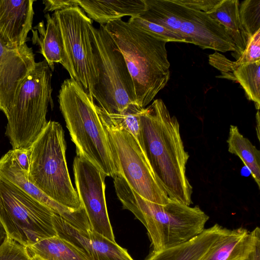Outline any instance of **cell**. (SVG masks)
Instances as JSON below:
<instances>
[{"mask_svg":"<svg viewBox=\"0 0 260 260\" xmlns=\"http://www.w3.org/2000/svg\"><path fill=\"white\" fill-rule=\"evenodd\" d=\"M140 136L139 144L168 197L190 206L192 187L186 175L189 155L184 149L179 122L161 99L144 108Z\"/></svg>","mask_w":260,"mask_h":260,"instance_id":"6da1fadb","label":"cell"},{"mask_svg":"<svg viewBox=\"0 0 260 260\" xmlns=\"http://www.w3.org/2000/svg\"><path fill=\"white\" fill-rule=\"evenodd\" d=\"M117 196L146 228L153 251L175 246L201 234L209 216L198 206L170 200L166 205L147 201L135 192L120 174L114 178Z\"/></svg>","mask_w":260,"mask_h":260,"instance_id":"7a4b0ae2","label":"cell"},{"mask_svg":"<svg viewBox=\"0 0 260 260\" xmlns=\"http://www.w3.org/2000/svg\"><path fill=\"white\" fill-rule=\"evenodd\" d=\"M104 25L124 58L133 80L136 104L145 108L170 79L167 42L121 19Z\"/></svg>","mask_w":260,"mask_h":260,"instance_id":"3957f363","label":"cell"},{"mask_svg":"<svg viewBox=\"0 0 260 260\" xmlns=\"http://www.w3.org/2000/svg\"><path fill=\"white\" fill-rule=\"evenodd\" d=\"M58 99L66 126L76 145L77 156L89 161L107 176L114 178L119 173L93 98L69 78L61 84Z\"/></svg>","mask_w":260,"mask_h":260,"instance_id":"277c9868","label":"cell"},{"mask_svg":"<svg viewBox=\"0 0 260 260\" xmlns=\"http://www.w3.org/2000/svg\"><path fill=\"white\" fill-rule=\"evenodd\" d=\"M66 142L61 124L49 120L28 148V178L50 199L69 209L83 206L74 187L66 160Z\"/></svg>","mask_w":260,"mask_h":260,"instance_id":"5b68a950","label":"cell"},{"mask_svg":"<svg viewBox=\"0 0 260 260\" xmlns=\"http://www.w3.org/2000/svg\"><path fill=\"white\" fill-rule=\"evenodd\" d=\"M52 76L45 60L36 62L5 114V135L12 149H28L45 128L49 105L53 106Z\"/></svg>","mask_w":260,"mask_h":260,"instance_id":"8992f818","label":"cell"},{"mask_svg":"<svg viewBox=\"0 0 260 260\" xmlns=\"http://www.w3.org/2000/svg\"><path fill=\"white\" fill-rule=\"evenodd\" d=\"M145 11L138 16L181 36L187 43L225 52L236 51L224 27L207 13L177 0H144Z\"/></svg>","mask_w":260,"mask_h":260,"instance_id":"52a82bcc","label":"cell"},{"mask_svg":"<svg viewBox=\"0 0 260 260\" xmlns=\"http://www.w3.org/2000/svg\"><path fill=\"white\" fill-rule=\"evenodd\" d=\"M92 47L98 72L93 95L108 114L119 113L136 104L133 80L124 58L104 25L91 26Z\"/></svg>","mask_w":260,"mask_h":260,"instance_id":"ba28073f","label":"cell"},{"mask_svg":"<svg viewBox=\"0 0 260 260\" xmlns=\"http://www.w3.org/2000/svg\"><path fill=\"white\" fill-rule=\"evenodd\" d=\"M96 109L116 167L129 186L145 200L159 205L170 199L156 179L144 151L128 132L116 126L99 106Z\"/></svg>","mask_w":260,"mask_h":260,"instance_id":"9c48e42d","label":"cell"},{"mask_svg":"<svg viewBox=\"0 0 260 260\" xmlns=\"http://www.w3.org/2000/svg\"><path fill=\"white\" fill-rule=\"evenodd\" d=\"M54 212L14 184L0 177V220L7 237L28 247L57 235Z\"/></svg>","mask_w":260,"mask_h":260,"instance_id":"30bf717a","label":"cell"},{"mask_svg":"<svg viewBox=\"0 0 260 260\" xmlns=\"http://www.w3.org/2000/svg\"><path fill=\"white\" fill-rule=\"evenodd\" d=\"M60 30L64 48L61 64L70 78L93 98L98 72L92 47L93 21L79 7L55 12L52 15Z\"/></svg>","mask_w":260,"mask_h":260,"instance_id":"8fae6325","label":"cell"},{"mask_svg":"<svg viewBox=\"0 0 260 260\" xmlns=\"http://www.w3.org/2000/svg\"><path fill=\"white\" fill-rule=\"evenodd\" d=\"M73 172L76 191L91 229L116 242L106 202L107 176L89 161L78 156L74 159Z\"/></svg>","mask_w":260,"mask_h":260,"instance_id":"7c38bea8","label":"cell"},{"mask_svg":"<svg viewBox=\"0 0 260 260\" xmlns=\"http://www.w3.org/2000/svg\"><path fill=\"white\" fill-rule=\"evenodd\" d=\"M36 62L32 49L26 43L11 47L0 39V111L4 114Z\"/></svg>","mask_w":260,"mask_h":260,"instance_id":"4fadbf2b","label":"cell"},{"mask_svg":"<svg viewBox=\"0 0 260 260\" xmlns=\"http://www.w3.org/2000/svg\"><path fill=\"white\" fill-rule=\"evenodd\" d=\"M28 172L18 162L13 149L10 150L0 158V177L11 182L35 199L50 208L55 213L60 216L69 224L74 228L86 230L90 224L84 207L74 210L67 208L43 193L28 178Z\"/></svg>","mask_w":260,"mask_h":260,"instance_id":"5bb4252c","label":"cell"},{"mask_svg":"<svg viewBox=\"0 0 260 260\" xmlns=\"http://www.w3.org/2000/svg\"><path fill=\"white\" fill-rule=\"evenodd\" d=\"M52 222L57 235L75 245L89 260H134L126 249L91 228L76 229L55 213Z\"/></svg>","mask_w":260,"mask_h":260,"instance_id":"9a60e30c","label":"cell"},{"mask_svg":"<svg viewBox=\"0 0 260 260\" xmlns=\"http://www.w3.org/2000/svg\"><path fill=\"white\" fill-rule=\"evenodd\" d=\"M34 0H0V39L7 46L26 43L32 27Z\"/></svg>","mask_w":260,"mask_h":260,"instance_id":"2e32d148","label":"cell"},{"mask_svg":"<svg viewBox=\"0 0 260 260\" xmlns=\"http://www.w3.org/2000/svg\"><path fill=\"white\" fill-rule=\"evenodd\" d=\"M260 240V229L239 228L228 231L213 245L202 260H245Z\"/></svg>","mask_w":260,"mask_h":260,"instance_id":"e0dca14e","label":"cell"},{"mask_svg":"<svg viewBox=\"0 0 260 260\" xmlns=\"http://www.w3.org/2000/svg\"><path fill=\"white\" fill-rule=\"evenodd\" d=\"M228 230L216 223L187 241L165 250L153 251L146 260H202Z\"/></svg>","mask_w":260,"mask_h":260,"instance_id":"ac0fdd59","label":"cell"},{"mask_svg":"<svg viewBox=\"0 0 260 260\" xmlns=\"http://www.w3.org/2000/svg\"><path fill=\"white\" fill-rule=\"evenodd\" d=\"M92 21L105 25L125 16H137L146 10L144 0L77 1Z\"/></svg>","mask_w":260,"mask_h":260,"instance_id":"d6986e66","label":"cell"},{"mask_svg":"<svg viewBox=\"0 0 260 260\" xmlns=\"http://www.w3.org/2000/svg\"><path fill=\"white\" fill-rule=\"evenodd\" d=\"M44 21L40 22L32 28V43L39 46V52L44 57L52 71L54 69V63L62 64L64 60L63 41L59 26L55 19L47 13Z\"/></svg>","mask_w":260,"mask_h":260,"instance_id":"ffe728a7","label":"cell"},{"mask_svg":"<svg viewBox=\"0 0 260 260\" xmlns=\"http://www.w3.org/2000/svg\"><path fill=\"white\" fill-rule=\"evenodd\" d=\"M239 1L220 0L207 14L224 28L234 43L236 51L232 55L238 59L246 47L248 38L241 23L239 13Z\"/></svg>","mask_w":260,"mask_h":260,"instance_id":"44dd1931","label":"cell"},{"mask_svg":"<svg viewBox=\"0 0 260 260\" xmlns=\"http://www.w3.org/2000/svg\"><path fill=\"white\" fill-rule=\"evenodd\" d=\"M29 251L44 260H89L75 245L57 235L27 247Z\"/></svg>","mask_w":260,"mask_h":260,"instance_id":"7402d4cb","label":"cell"},{"mask_svg":"<svg viewBox=\"0 0 260 260\" xmlns=\"http://www.w3.org/2000/svg\"><path fill=\"white\" fill-rule=\"evenodd\" d=\"M228 151L238 156L249 169L260 188V152L239 132L237 126L231 125L227 140Z\"/></svg>","mask_w":260,"mask_h":260,"instance_id":"603a6c76","label":"cell"},{"mask_svg":"<svg viewBox=\"0 0 260 260\" xmlns=\"http://www.w3.org/2000/svg\"><path fill=\"white\" fill-rule=\"evenodd\" d=\"M227 79L238 81L247 98L254 102L255 108L260 107V60L246 63L235 70Z\"/></svg>","mask_w":260,"mask_h":260,"instance_id":"cb8c5ba5","label":"cell"},{"mask_svg":"<svg viewBox=\"0 0 260 260\" xmlns=\"http://www.w3.org/2000/svg\"><path fill=\"white\" fill-rule=\"evenodd\" d=\"M144 108L132 104L121 113L108 114L113 124L131 134L139 144L140 116Z\"/></svg>","mask_w":260,"mask_h":260,"instance_id":"d4e9b609","label":"cell"},{"mask_svg":"<svg viewBox=\"0 0 260 260\" xmlns=\"http://www.w3.org/2000/svg\"><path fill=\"white\" fill-rule=\"evenodd\" d=\"M239 13L241 23L249 40L260 30V1H242L239 4Z\"/></svg>","mask_w":260,"mask_h":260,"instance_id":"484cf974","label":"cell"},{"mask_svg":"<svg viewBox=\"0 0 260 260\" xmlns=\"http://www.w3.org/2000/svg\"><path fill=\"white\" fill-rule=\"evenodd\" d=\"M127 22L148 34L167 43L169 42L186 43L181 36L159 25L145 20L138 16L130 17Z\"/></svg>","mask_w":260,"mask_h":260,"instance_id":"4316f807","label":"cell"},{"mask_svg":"<svg viewBox=\"0 0 260 260\" xmlns=\"http://www.w3.org/2000/svg\"><path fill=\"white\" fill-rule=\"evenodd\" d=\"M27 247L7 237L0 246V260H30Z\"/></svg>","mask_w":260,"mask_h":260,"instance_id":"83f0119b","label":"cell"},{"mask_svg":"<svg viewBox=\"0 0 260 260\" xmlns=\"http://www.w3.org/2000/svg\"><path fill=\"white\" fill-rule=\"evenodd\" d=\"M185 6L208 13L220 0H177Z\"/></svg>","mask_w":260,"mask_h":260,"instance_id":"f1b7e54d","label":"cell"},{"mask_svg":"<svg viewBox=\"0 0 260 260\" xmlns=\"http://www.w3.org/2000/svg\"><path fill=\"white\" fill-rule=\"evenodd\" d=\"M44 12H56L79 6L77 0H44Z\"/></svg>","mask_w":260,"mask_h":260,"instance_id":"f546056e","label":"cell"},{"mask_svg":"<svg viewBox=\"0 0 260 260\" xmlns=\"http://www.w3.org/2000/svg\"><path fill=\"white\" fill-rule=\"evenodd\" d=\"M15 157L20 165L28 172L29 166L28 149H13Z\"/></svg>","mask_w":260,"mask_h":260,"instance_id":"4dcf8cb0","label":"cell"},{"mask_svg":"<svg viewBox=\"0 0 260 260\" xmlns=\"http://www.w3.org/2000/svg\"><path fill=\"white\" fill-rule=\"evenodd\" d=\"M245 260H260V240L257 242L254 250Z\"/></svg>","mask_w":260,"mask_h":260,"instance_id":"1f68e13d","label":"cell"},{"mask_svg":"<svg viewBox=\"0 0 260 260\" xmlns=\"http://www.w3.org/2000/svg\"><path fill=\"white\" fill-rule=\"evenodd\" d=\"M7 237L5 229L0 220V246L5 241Z\"/></svg>","mask_w":260,"mask_h":260,"instance_id":"d6a6232c","label":"cell"},{"mask_svg":"<svg viewBox=\"0 0 260 260\" xmlns=\"http://www.w3.org/2000/svg\"><path fill=\"white\" fill-rule=\"evenodd\" d=\"M256 121H257V137L258 140H259V110H257V114H256Z\"/></svg>","mask_w":260,"mask_h":260,"instance_id":"836d02e7","label":"cell"},{"mask_svg":"<svg viewBox=\"0 0 260 260\" xmlns=\"http://www.w3.org/2000/svg\"><path fill=\"white\" fill-rule=\"evenodd\" d=\"M30 260H44L36 255H31Z\"/></svg>","mask_w":260,"mask_h":260,"instance_id":"e575fe53","label":"cell"}]
</instances>
